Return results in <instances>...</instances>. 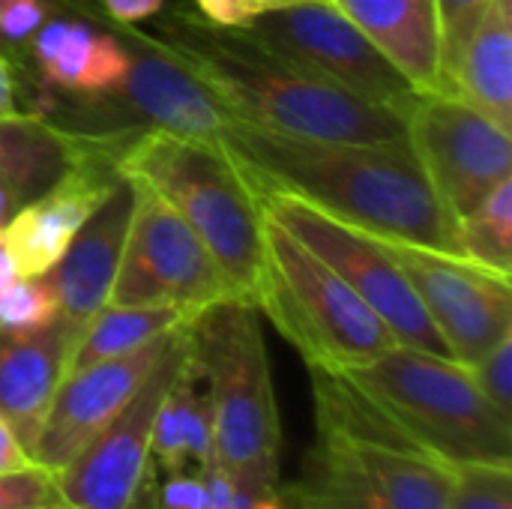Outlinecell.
<instances>
[{
    "instance_id": "obj_1",
    "label": "cell",
    "mask_w": 512,
    "mask_h": 509,
    "mask_svg": "<svg viewBox=\"0 0 512 509\" xmlns=\"http://www.w3.org/2000/svg\"><path fill=\"white\" fill-rule=\"evenodd\" d=\"M219 147L255 192L294 195L375 237L462 255L459 219L408 141H312L234 120Z\"/></svg>"
},
{
    "instance_id": "obj_2",
    "label": "cell",
    "mask_w": 512,
    "mask_h": 509,
    "mask_svg": "<svg viewBox=\"0 0 512 509\" xmlns=\"http://www.w3.org/2000/svg\"><path fill=\"white\" fill-rule=\"evenodd\" d=\"M150 21V36L240 123L312 141H408V114L360 99L246 27L213 24L192 3Z\"/></svg>"
},
{
    "instance_id": "obj_3",
    "label": "cell",
    "mask_w": 512,
    "mask_h": 509,
    "mask_svg": "<svg viewBox=\"0 0 512 509\" xmlns=\"http://www.w3.org/2000/svg\"><path fill=\"white\" fill-rule=\"evenodd\" d=\"M312 372L318 441L285 509H447L453 465L411 441L348 375Z\"/></svg>"
},
{
    "instance_id": "obj_4",
    "label": "cell",
    "mask_w": 512,
    "mask_h": 509,
    "mask_svg": "<svg viewBox=\"0 0 512 509\" xmlns=\"http://www.w3.org/2000/svg\"><path fill=\"white\" fill-rule=\"evenodd\" d=\"M78 138L105 153L120 177L159 195L210 249L234 294L255 303L267 219L255 189L216 141L183 138L162 129Z\"/></svg>"
},
{
    "instance_id": "obj_5",
    "label": "cell",
    "mask_w": 512,
    "mask_h": 509,
    "mask_svg": "<svg viewBox=\"0 0 512 509\" xmlns=\"http://www.w3.org/2000/svg\"><path fill=\"white\" fill-rule=\"evenodd\" d=\"M186 360L213 411L216 468L243 498L279 495L282 426L261 312L222 300L186 321Z\"/></svg>"
},
{
    "instance_id": "obj_6",
    "label": "cell",
    "mask_w": 512,
    "mask_h": 509,
    "mask_svg": "<svg viewBox=\"0 0 512 509\" xmlns=\"http://www.w3.org/2000/svg\"><path fill=\"white\" fill-rule=\"evenodd\" d=\"M348 375L411 441L447 465L512 468V417L486 399L471 366L393 345Z\"/></svg>"
},
{
    "instance_id": "obj_7",
    "label": "cell",
    "mask_w": 512,
    "mask_h": 509,
    "mask_svg": "<svg viewBox=\"0 0 512 509\" xmlns=\"http://www.w3.org/2000/svg\"><path fill=\"white\" fill-rule=\"evenodd\" d=\"M255 306L300 351L309 369L354 372L396 345L372 306L270 219Z\"/></svg>"
},
{
    "instance_id": "obj_8",
    "label": "cell",
    "mask_w": 512,
    "mask_h": 509,
    "mask_svg": "<svg viewBox=\"0 0 512 509\" xmlns=\"http://www.w3.org/2000/svg\"><path fill=\"white\" fill-rule=\"evenodd\" d=\"M99 18L126 42L129 69L123 81L117 84V90L93 102H57L60 96H54L39 108V114L84 138L162 129L171 135L219 144L222 132L234 123V117L207 90V84H201L150 33L138 30L135 24H114L102 12Z\"/></svg>"
},
{
    "instance_id": "obj_9",
    "label": "cell",
    "mask_w": 512,
    "mask_h": 509,
    "mask_svg": "<svg viewBox=\"0 0 512 509\" xmlns=\"http://www.w3.org/2000/svg\"><path fill=\"white\" fill-rule=\"evenodd\" d=\"M264 219L276 222L327 267H333L384 321L396 345L450 357L441 333L429 321L420 297L414 294L399 261L387 249L384 237L354 228L324 210L282 192H255ZM453 360V357H450Z\"/></svg>"
},
{
    "instance_id": "obj_10",
    "label": "cell",
    "mask_w": 512,
    "mask_h": 509,
    "mask_svg": "<svg viewBox=\"0 0 512 509\" xmlns=\"http://www.w3.org/2000/svg\"><path fill=\"white\" fill-rule=\"evenodd\" d=\"M132 186L135 210L108 303L177 306L195 315L213 303L240 300L198 234L159 195Z\"/></svg>"
},
{
    "instance_id": "obj_11",
    "label": "cell",
    "mask_w": 512,
    "mask_h": 509,
    "mask_svg": "<svg viewBox=\"0 0 512 509\" xmlns=\"http://www.w3.org/2000/svg\"><path fill=\"white\" fill-rule=\"evenodd\" d=\"M450 357L462 366L480 363L498 342L512 336V279L465 255L384 240Z\"/></svg>"
},
{
    "instance_id": "obj_12",
    "label": "cell",
    "mask_w": 512,
    "mask_h": 509,
    "mask_svg": "<svg viewBox=\"0 0 512 509\" xmlns=\"http://www.w3.org/2000/svg\"><path fill=\"white\" fill-rule=\"evenodd\" d=\"M408 144L447 210L468 216L512 177L510 129L456 93H420L408 111Z\"/></svg>"
},
{
    "instance_id": "obj_13",
    "label": "cell",
    "mask_w": 512,
    "mask_h": 509,
    "mask_svg": "<svg viewBox=\"0 0 512 509\" xmlns=\"http://www.w3.org/2000/svg\"><path fill=\"white\" fill-rule=\"evenodd\" d=\"M267 45L375 105L411 111L420 90L363 36L333 0H300L246 24Z\"/></svg>"
},
{
    "instance_id": "obj_14",
    "label": "cell",
    "mask_w": 512,
    "mask_h": 509,
    "mask_svg": "<svg viewBox=\"0 0 512 509\" xmlns=\"http://www.w3.org/2000/svg\"><path fill=\"white\" fill-rule=\"evenodd\" d=\"M183 327L120 414L54 474L66 509H132L147 489V477L156 471L150 456L156 414L186 357Z\"/></svg>"
},
{
    "instance_id": "obj_15",
    "label": "cell",
    "mask_w": 512,
    "mask_h": 509,
    "mask_svg": "<svg viewBox=\"0 0 512 509\" xmlns=\"http://www.w3.org/2000/svg\"><path fill=\"white\" fill-rule=\"evenodd\" d=\"M177 330L114 360L90 363L63 378L33 444L30 459L51 474L63 471L141 390L153 366L162 360Z\"/></svg>"
},
{
    "instance_id": "obj_16",
    "label": "cell",
    "mask_w": 512,
    "mask_h": 509,
    "mask_svg": "<svg viewBox=\"0 0 512 509\" xmlns=\"http://www.w3.org/2000/svg\"><path fill=\"white\" fill-rule=\"evenodd\" d=\"M81 147V156L63 171V177L27 201L3 228L0 243L18 276H45L120 180V171L105 153L87 141H81Z\"/></svg>"
},
{
    "instance_id": "obj_17",
    "label": "cell",
    "mask_w": 512,
    "mask_h": 509,
    "mask_svg": "<svg viewBox=\"0 0 512 509\" xmlns=\"http://www.w3.org/2000/svg\"><path fill=\"white\" fill-rule=\"evenodd\" d=\"M99 12V0H93L81 15H51L27 48L21 84L36 81L39 96L75 102H93L117 90L129 69V51L126 42L102 24Z\"/></svg>"
},
{
    "instance_id": "obj_18",
    "label": "cell",
    "mask_w": 512,
    "mask_h": 509,
    "mask_svg": "<svg viewBox=\"0 0 512 509\" xmlns=\"http://www.w3.org/2000/svg\"><path fill=\"white\" fill-rule=\"evenodd\" d=\"M135 210V186L120 177L108 198L78 228L63 258L45 273L60 306V318L84 327L111 297V285L126 246Z\"/></svg>"
},
{
    "instance_id": "obj_19",
    "label": "cell",
    "mask_w": 512,
    "mask_h": 509,
    "mask_svg": "<svg viewBox=\"0 0 512 509\" xmlns=\"http://www.w3.org/2000/svg\"><path fill=\"white\" fill-rule=\"evenodd\" d=\"M81 327L57 318L33 333H0V417L21 447L33 453Z\"/></svg>"
},
{
    "instance_id": "obj_20",
    "label": "cell",
    "mask_w": 512,
    "mask_h": 509,
    "mask_svg": "<svg viewBox=\"0 0 512 509\" xmlns=\"http://www.w3.org/2000/svg\"><path fill=\"white\" fill-rule=\"evenodd\" d=\"M420 90L450 93L435 0H333Z\"/></svg>"
},
{
    "instance_id": "obj_21",
    "label": "cell",
    "mask_w": 512,
    "mask_h": 509,
    "mask_svg": "<svg viewBox=\"0 0 512 509\" xmlns=\"http://www.w3.org/2000/svg\"><path fill=\"white\" fill-rule=\"evenodd\" d=\"M450 93L512 126V0H492L450 69Z\"/></svg>"
},
{
    "instance_id": "obj_22",
    "label": "cell",
    "mask_w": 512,
    "mask_h": 509,
    "mask_svg": "<svg viewBox=\"0 0 512 509\" xmlns=\"http://www.w3.org/2000/svg\"><path fill=\"white\" fill-rule=\"evenodd\" d=\"M81 138L42 114L0 117V186L33 201L81 156Z\"/></svg>"
},
{
    "instance_id": "obj_23",
    "label": "cell",
    "mask_w": 512,
    "mask_h": 509,
    "mask_svg": "<svg viewBox=\"0 0 512 509\" xmlns=\"http://www.w3.org/2000/svg\"><path fill=\"white\" fill-rule=\"evenodd\" d=\"M150 456L153 468L165 474H183L189 465L201 474L216 468L213 411L186 357L159 405Z\"/></svg>"
},
{
    "instance_id": "obj_24",
    "label": "cell",
    "mask_w": 512,
    "mask_h": 509,
    "mask_svg": "<svg viewBox=\"0 0 512 509\" xmlns=\"http://www.w3.org/2000/svg\"><path fill=\"white\" fill-rule=\"evenodd\" d=\"M192 315L177 306H114L105 303L84 327L75 342L69 372L90 363L114 360L132 354L174 330H180ZM66 372V375H69Z\"/></svg>"
},
{
    "instance_id": "obj_25",
    "label": "cell",
    "mask_w": 512,
    "mask_h": 509,
    "mask_svg": "<svg viewBox=\"0 0 512 509\" xmlns=\"http://www.w3.org/2000/svg\"><path fill=\"white\" fill-rule=\"evenodd\" d=\"M462 255L512 279V177L459 219Z\"/></svg>"
},
{
    "instance_id": "obj_26",
    "label": "cell",
    "mask_w": 512,
    "mask_h": 509,
    "mask_svg": "<svg viewBox=\"0 0 512 509\" xmlns=\"http://www.w3.org/2000/svg\"><path fill=\"white\" fill-rule=\"evenodd\" d=\"M60 318L48 276H18L0 291V333H33Z\"/></svg>"
},
{
    "instance_id": "obj_27",
    "label": "cell",
    "mask_w": 512,
    "mask_h": 509,
    "mask_svg": "<svg viewBox=\"0 0 512 509\" xmlns=\"http://www.w3.org/2000/svg\"><path fill=\"white\" fill-rule=\"evenodd\" d=\"M447 509H512V468L456 465Z\"/></svg>"
},
{
    "instance_id": "obj_28",
    "label": "cell",
    "mask_w": 512,
    "mask_h": 509,
    "mask_svg": "<svg viewBox=\"0 0 512 509\" xmlns=\"http://www.w3.org/2000/svg\"><path fill=\"white\" fill-rule=\"evenodd\" d=\"M60 15V0H0V51L12 60L18 75L27 66V48L36 30Z\"/></svg>"
},
{
    "instance_id": "obj_29",
    "label": "cell",
    "mask_w": 512,
    "mask_h": 509,
    "mask_svg": "<svg viewBox=\"0 0 512 509\" xmlns=\"http://www.w3.org/2000/svg\"><path fill=\"white\" fill-rule=\"evenodd\" d=\"M0 509H66V504L57 477L42 465H30L24 471L0 474Z\"/></svg>"
},
{
    "instance_id": "obj_30",
    "label": "cell",
    "mask_w": 512,
    "mask_h": 509,
    "mask_svg": "<svg viewBox=\"0 0 512 509\" xmlns=\"http://www.w3.org/2000/svg\"><path fill=\"white\" fill-rule=\"evenodd\" d=\"M489 3L492 0H435L438 24H441V45H444V75H447V87H450V69H453L462 45L468 42L471 30L486 15Z\"/></svg>"
},
{
    "instance_id": "obj_31",
    "label": "cell",
    "mask_w": 512,
    "mask_h": 509,
    "mask_svg": "<svg viewBox=\"0 0 512 509\" xmlns=\"http://www.w3.org/2000/svg\"><path fill=\"white\" fill-rule=\"evenodd\" d=\"M471 372L486 399L512 417V336L498 342L480 363H474Z\"/></svg>"
},
{
    "instance_id": "obj_32",
    "label": "cell",
    "mask_w": 512,
    "mask_h": 509,
    "mask_svg": "<svg viewBox=\"0 0 512 509\" xmlns=\"http://www.w3.org/2000/svg\"><path fill=\"white\" fill-rule=\"evenodd\" d=\"M300 0H192V6L213 24L222 27H246L258 15L294 6Z\"/></svg>"
},
{
    "instance_id": "obj_33",
    "label": "cell",
    "mask_w": 512,
    "mask_h": 509,
    "mask_svg": "<svg viewBox=\"0 0 512 509\" xmlns=\"http://www.w3.org/2000/svg\"><path fill=\"white\" fill-rule=\"evenodd\" d=\"M159 504L162 509H207V486L198 477L183 474H171V480L162 486L159 492Z\"/></svg>"
},
{
    "instance_id": "obj_34",
    "label": "cell",
    "mask_w": 512,
    "mask_h": 509,
    "mask_svg": "<svg viewBox=\"0 0 512 509\" xmlns=\"http://www.w3.org/2000/svg\"><path fill=\"white\" fill-rule=\"evenodd\" d=\"M168 0H99V9L114 24H141L162 12Z\"/></svg>"
},
{
    "instance_id": "obj_35",
    "label": "cell",
    "mask_w": 512,
    "mask_h": 509,
    "mask_svg": "<svg viewBox=\"0 0 512 509\" xmlns=\"http://www.w3.org/2000/svg\"><path fill=\"white\" fill-rule=\"evenodd\" d=\"M30 114L21 105V75L12 66V60L0 51V117Z\"/></svg>"
},
{
    "instance_id": "obj_36",
    "label": "cell",
    "mask_w": 512,
    "mask_h": 509,
    "mask_svg": "<svg viewBox=\"0 0 512 509\" xmlns=\"http://www.w3.org/2000/svg\"><path fill=\"white\" fill-rule=\"evenodd\" d=\"M30 465H36L33 459H30V453L21 447V441L15 438V432L3 423V417H0V474H12V471H24V468H30Z\"/></svg>"
},
{
    "instance_id": "obj_37",
    "label": "cell",
    "mask_w": 512,
    "mask_h": 509,
    "mask_svg": "<svg viewBox=\"0 0 512 509\" xmlns=\"http://www.w3.org/2000/svg\"><path fill=\"white\" fill-rule=\"evenodd\" d=\"M27 201L24 198H18L12 189H6V186H0V237H3V228L9 225V219L24 207Z\"/></svg>"
},
{
    "instance_id": "obj_38",
    "label": "cell",
    "mask_w": 512,
    "mask_h": 509,
    "mask_svg": "<svg viewBox=\"0 0 512 509\" xmlns=\"http://www.w3.org/2000/svg\"><path fill=\"white\" fill-rule=\"evenodd\" d=\"M15 279H18V270H15V264H12V258L6 255L3 243H0V291H3L6 285H12Z\"/></svg>"
},
{
    "instance_id": "obj_39",
    "label": "cell",
    "mask_w": 512,
    "mask_h": 509,
    "mask_svg": "<svg viewBox=\"0 0 512 509\" xmlns=\"http://www.w3.org/2000/svg\"><path fill=\"white\" fill-rule=\"evenodd\" d=\"M246 501H249V498H246ZM243 509H246V507H243Z\"/></svg>"
}]
</instances>
